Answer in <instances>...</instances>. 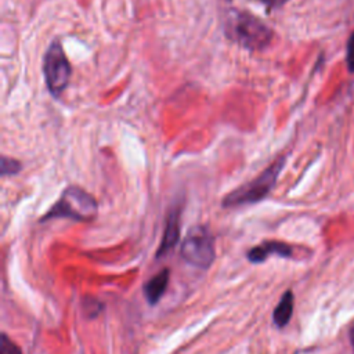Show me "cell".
I'll return each mask as SVG.
<instances>
[{"mask_svg":"<svg viewBox=\"0 0 354 354\" xmlns=\"http://www.w3.org/2000/svg\"><path fill=\"white\" fill-rule=\"evenodd\" d=\"M224 33L231 41L250 51L266 48L271 43L274 35L271 28L260 18L245 10L236 8H232L227 14Z\"/></svg>","mask_w":354,"mask_h":354,"instance_id":"obj_1","label":"cell"},{"mask_svg":"<svg viewBox=\"0 0 354 354\" xmlns=\"http://www.w3.org/2000/svg\"><path fill=\"white\" fill-rule=\"evenodd\" d=\"M97 201L84 189L76 185L65 188L59 199L41 217V221L50 218H72L75 221H90L97 216Z\"/></svg>","mask_w":354,"mask_h":354,"instance_id":"obj_2","label":"cell"},{"mask_svg":"<svg viewBox=\"0 0 354 354\" xmlns=\"http://www.w3.org/2000/svg\"><path fill=\"white\" fill-rule=\"evenodd\" d=\"M285 165V156L275 159L267 169H264L254 180L231 191L224 199V207H236L243 205H252L264 199L275 187L278 176Z\"/></svg>","mask_w":354,"mask_h":354,"instance_id":"obj_3","label":"cell"},{"mask_svg":"<svg viewBox=\"0 0 354 354\" xmlns=\"http://www.w3.org/2000/svg\"><path fill=\"white\" fill-rule=\"evenodd\" d=\"M181 257L194 267L209 268L216 259L214 238L203 225L192 227L181 243Z\"/></svg>","mask_w":354,"mask_h":354,"instance_id":"obj_4","label":"cell"},{"mask_svg":"<svg viewBox=\"0 0 354 354\" xmlns=\"http://www.w3.org/2000/svg\"><path fill=\"white\" fill-rule=\"evenodd\" d=\"M43 73L48 91L58 97L69 84L72 68L58 40H54L43 58Z\"/></svg>","mask_w":354,"mask_h":354,"instance_id":"obj_5","label":"cell"},{"mask_svg":"<svg viewBox=\"0 0 354 354\" xmlns=\"http://www.w3.org/2000/svg\"><path fill=\"white\" fill-rule=\"evenodd\" d=\"M271 254H277V256H282V257H292L293 248L283 242L267 241L259 246L252 248L248 252V259L252 263H261Z\"/></svg>","mask_w":354,"mask_h":354,"instance_id":"obj_6","label":"cell"},{"mask_svg":"<svg viewBox=\"0 0 354 354\" xmlns=\"http://www.w3.org/2000/svg\"><path fill=\"white\" fill-rule=\"evenodd\" d=\"M178 236H180V207H174L170 210L166 218V227L158 249V257H162L166 253H169L176 246Z\"/></svg>","mask_w":354,"mask_h":354,"instance_id":"obj_7","label":"cell"},{"mask_svg":"<svg viewBox=\"0 0 354 354\" xmlns=\"http://www.w3.org/2000/svg\"><path fill=\"white\" fill-rule=\"evenodd\" d=\"M169 270L165 268L144 285V295L149 304H156L163 296L169 283Z\"/></svg>","mask_w":354,"mask_h":354,"instance_id":"obj_8","label":"cell"},{"mask_svg":"<svg viewBox=\"0 0 354 354\" xmlns=\"http://www.w3.org/2000/svg\"><path fill=\"white\" fill-rule=\"evenodd\" d=\"M292 314H293V293L288 290L282 295L279 303L274 310V314H272L274 324L279 328H283L290 321Z\"/></svg>","mask_w":354,"mask_h":354,"instance_id":"obj_9","label":"cell"},{"mask_svg":"<svg viewBox=\"0 0 354 354\" xmlns=\"http://www.w3.org/2000/svg\"><path fill=\"white\" fill-rule=\"evenodd\" d=\"M22 169V165L17 160V159H11V158H1V174L7 176V174H17L19 173V170Z\"/></svg>","mask_w":354,"mask_h":354,"instance_id":"obj_10","label":"cell"},{"mask_svg":"<svg viewBox=\"0 0 354 354\" xmlns=\"http://www.w3.org/2000/svg\"><path fill=\"white\" fill-rule=\"evenodd\" d=\"M0 354H22V351L11 339H8L6 333H3L0 342Z\"/></svg>","mask_w":354,"mask_h":354,"instance_id":"obj_11","label":"cell"},{"mask_svg":"<svg viewBox=\"0 0 354 354\" xmlns=\"http://www.w3.org/2000/svg\"><path fill=\"white\" fill-rule=\"evenodd\" d=\"M346 61L350 72L354 73V32L350 35L347 40V50H346Z\"/></svg>","mask_w":354,"mask_h":354,"instance_id":"obj_12","label":"cell"},{"mask_svg":"<svg viewBox=\"0 0 354 354\" xmlns=\"http://www.w3.org/2000/svg\"><path fill=\"white\" fill-rule=\"evenodd\" d=\"M261 4H264L268 10H275L282 7L285 3H288L289 0H259Z\"/></svg>","mask_w":354,"mask_h":354,"instance_id":"obj_13","label":"cell"},{"mask_svg":"<svg viewBox=\"0 0 354 354\" xmlns=\"http://www.w3.org/2000/svg\"><path fill=\"white\" fill-rule=\"evenodd\" d=\"M348 336H350V343H351V346H353V348H354V325L350 328Z\"/></svg>","mask_w":354,"mask_h":354,"instance_id":"obj_14","label":"cell"}]
</instances>
